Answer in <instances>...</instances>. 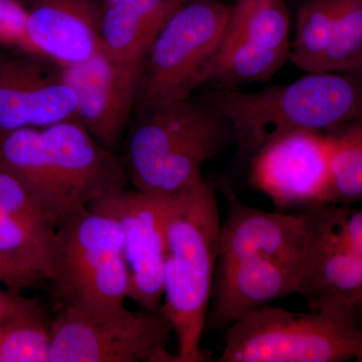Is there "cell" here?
Segmentation results:
<instances>
[{"label": "cell", "mask_w": 362, "mask_h": 362, "mask_svg": "<svg viewBox=\"0 0 362 362\" xmlns=\"http://www.w3.org/2000/svg\"><path fill=\"white\" fill-rule=\"evenodd\" d=\"M130 272L124 252L117 255L86 279L70 298L83 303L119 306L129 298Z\"/></svg>", "instance_id": "25"}, {"label": "cell", "mask_w": 362, "mask_h": 362, "mask_svg": "<svg viewBox=\"0 0 362 362\" xmlns=\"http://www.w3.org/2000/svg\"><path fill=\"white\" fill-rule=\"evenodd\" d=\"M40 308L37 299L23 296L16 290L0 288V324Z\"/></svg>", "instance_id": "29"}, {"label": "cell", "mask_w": 362, "mask_h": 362, "mask_svg": "<svg viewBox=\"0 0 362 362\" xmlns=\"http://www.w3.org/2000/svg\"><path fill=\"white\" fill-rule=\"evenodd\" d=\"M104 0H33L26 8L30 52L59 68L85 61L100 49Z\"/></svg>", "instance_id": "15"}, {"label": "cell", "mask_w": 362, "mask_h": 362, "mask_svg": "<svg viewBox=\"0 0 362 362\" xmlns=\"http://www.w3.org/2000/svg\"><path fill=\"white\" fill-rule=\"evenodd\" d=\"M330 136L333 148L324 204L349 206L362 199V121Z\"/></svg>", "instance_id": "22"}, {"label": "cell", "mask_w": 362, "mask_h": 362, "mask_svg": "<svg viewBox=\"0 0 362 362\" xmlns=\"http://www.w3.org/2000/svg\"><path fill=\"white\" fill-rule=\"evenodd\" d=\"M308 209L313 235L298 295L311 311H349L362 316V257L338 230L329 204Z\"/></svg>", "instance_id": "12"}, {"label": "cell", "mask_w": 362, "mask_h": 362, "mask_svg": "<svg viewBox=\"0 0 362 362\" xmlns=\"http://www.w3.org/2000/svg\"><path fill=\"white\" fill-rule=\"evenodd\" d=\"M40 131L52 173L74 211L109 192L125 188V164L98 142L78 119Z\"/></svg>", "instance_id": "13"}, {"label": "cell", "mask_w": 362, "mask_h": 362, "mask_svg": "<svg viewBox=\"0 0 362 362\" xmlns=\"http://www.w3.org/2000/svg\"><path fill=\"white\" fill-rule=\"evenodd\" d=\"M362 316L268 305L226 329L218 362H362Z\"/></svg>", "instance_id": "4"}, {"label": "cell", "mask_w": 362, "mask_h": 362, "mask_svg": "<svg viewBox=\"0 0 362 362\" xmlns=\"http://www.w3.org/2000/svg\"><path fill=\"white\" fill-rule=\"evenodd\" d=\"M206 101L230 123L238 153L247 160L279 136L297 131L332 134L362 121V84L342 71L306 73L257 92L216 89Z\"/></svg>", "instance_id": "2"}, {"label": "cell", "mask_w": 362, "mask_h": 362, "mask_svg": "<svg viewBox=\"0 0 362 362\" xmlns=\"http://www.w3.org/2000/svg\"><path fill=\"white\" fill-rule=\"evenodd\" d=\"M330 204L331 216L347 243L362 257V209Z\"/></svg>", "instance_id": "28"}, {"label": "cell", "mask_w": 362, "mask_h": 362, "mask_svg": "<svg viewBox=\"0 0 362 362\" xmlns=\"http://www.w3.org/2000/svg\"><path fill=\"white\" fill-rule=\"evenodd\" d=\"M0 211L45 233H54L59 221L33 199L11 173L0 166Z\"/></svg>", "instance_id": "26"}, {"label": "cell", "mask_w": 362, "mask_h": 362, "mask_svg": "<svg viewBox=\"0 0 362 362\" xmlns=\"http://www.w3.org/2000/svg\"><path fill=\"white\" fill-rule=\"evenodd\" d=\"M187 0H104L100 49L110 58L144 66L150 47Z\"/></svg>", "instance_id": "18"}, {"label": "cell", "mask_w": 362, "mask_h": 362, "mask_svg": "<svg viewBox=\"0 0 362 362\" xmlns=\"http://www.w3.org/2000/svg\"><path fill=\"white\" fill-rule=\"evenodd\" d=\"M25 26V7L16 0H0V45L30 54Z\"/></svg>", "instance_id": "27"}, {"label": "cell", "mask_w": 362, "mask_h": 362, "mask_svg": "<svg viewBox=\"0 0 362 362\" xmlns=\"http://www.w3.org/2000/svg\"><path fill=\"white\" fill-rule=\"evenodd\" d=\"M0 166L59 223L75 213L52 173L40 129L23 128L0 135Z\"/></svg>", "instance_id": "19"}, {"label": "cell", "mask_w": 362, "mask_h": 362, "mask_svg": "<svg viewBox=\"0 0 362 362\" xmlns=\"http://www.w3.org/2000/svg\"><path fill=\"white\" fill-rule=\"evenodd\" d=\"M346 73L354 76V77L356 78V80H358L362 84V54L361 58L358 59V61H357L356 63L354 64V66H352L349 71H346Z\"/></svg>", "instance_id": "31"}, {"label": "cell", "mask_w": 362, "mask_h": 362, "mask_svg": "<svg viewBox=\"0 0 362 362\" xmlns=\"http://www.w3.org/2000/svg\"><path fill=\"white\" fill-rule=\"evenodd\" d=\"M16 1L20 2V4H23L25 8H28V6H30V2H32L33 0H16Z\"/></svg>", "instance_id": "32"}, {"label": "cell", "mask_w": 362, "mask_h": 362, "mask_svg": "<svg viewBox=\"0 0 362 362\" xmlns=\"http://www.w3.org/2000/svg\"><path fill=\"white\" fill-rule=\"evenodd\" d=\"M54 238L0 211V259L25 289L51 279Z\"/></svg>", "instance_id": "20"}, {"label": "cell", "mask_w": 362, "mask_h": 362, "mask_svg": "<svg viewBox=\"0 0 362 362\" xmlns=\"http://www.w3.org/2000/svg\"><path fill=\"white\" fill-rule=\"evenodd\" d=\"M121 252L123 232L118 221L89 206L83 207L57 228L49 281L65 301L93 272Z\"/></svg>", "instance_id": "16"}, {"label": "cell", "mask_w": 362, "mask_h": 362, "mask_svg": "<svg viewBox=\"0 0 362 362\" xmlns=\"http://www.w3.org/2000/svg\"><path fill=\"white\" fill-rule=\"evenodd\" d=\"M173 197L122 188L88 206L93 211L108 214L121 226L124 256L130 272L129 298L145 310L161 309L166 221Z\"/></svg>", "instance_id": "8"}, {"label": "cell", "mask_w": 362, "mask_h": 362, "mask_svg": "<svg viewBox=\"0 0 362 362\" xmlns=\"http://www.w3.org/2000/svg\"><path fill=\"white\" fill-rule=\"evenodd\" d=\"M160 311L64 301L49 323V362H177Z\"/></svg>", "instance_id": "5"}, {"label": "cell", "mask_w": 362, "mask_h": 362, "mask_svg": "<svg viewBox=\"0 0 362 362\" xmlns=\"http://www.w3.org/2000/svg\"><path fill=\"white\" fill-rule=\"evenodd\" d=\"M218 185L204 176L175 194L165 230L161 312L177 338V362H204L202 349L213 295L221 221Z\"/></svg>", "instance_id": "1"}, {"label": "cell", "mask_w": 362, "mask_h": 362, "mask_svg": "<svg viewBox=\"0 0 362 362\" xmlns=\"http://www.w3.org/2000/svg\"><path fill=\"white\" fill-rule=\"evenodd\" d=\"M220 188L228 213L221 225L216 267L265 259L302 271L313 235L309 209L298 214L262 211L240 202L225 180Z\"/></svg>", "instance_id": "10"}, {"label": "cell", "mask_w": 362, "mask_h": 362, "mask_svg": "<svg viewBox=\"0 0 362 362\" xmlns=\"http://www.w3.org/2000/svg\"><path fill=\"white\" fill-rule=\"evenodd\" d=\"M362 54V0H338L334 26L321 71L346 73Z\"/></svg>", "instance_id": "24"}, {"label": "cell", "mask_w": 362, "mask_h": 362, "mask_svg": "<svg viewBox=\"0 0 362 362\" xmlns=\"http://www.w3.org/2000/svg\"><path fill=\"white\" fill-rule=\"evenodd\" d=\"M300 276L301 269L265 259L216 267L207 323L228 329L252 312L298 295Z\"/></svg>", "instance_id": "17"}, {"label": "cell", "mask_w": 362, "mask_h": 362, "mask_svg": "<svg viewBox=\"0 0 362 362\" xmlns=\"http://www.w3.org/2000/svg\"><path fill=\"white\" fill-rule=\"evenodd\" d=\"M290 26L285 0H235L202 85L240 89L270 82L290 61Z\"/></svg>", "instance_id": "7"}, {"label": "cell", "mask_w": 362, "mask_h": 362, "mask_svg": "<svg viewBox=\"0 0 362 362\" xmlns=\"http://www.w3.org/2000/svg\"><path fill=\"white\" fill-rule=\"evenodd\" d=\"M59 70L77 96L78 122L104 147L113 148L137 105L143 66L120 63L99 49Z\"/></svg>", "instance_id": "11"}, {"label": "cell", "mask_w": 362, "mask_h": 362, "mask_svg": "<svg viewBox=\"0 0 362 362\" xmlns=\"http://www.w3.org/2000/svg\"><path fill=\"white\" fill-rule=\"evenodd\" d=\"M49 324L42 310L0 324V362H49Z\"/></svg>", "instance_id": "23"}, {"label": "cell", "mask_w": 362, "mask_h": 362, "mask_svg": "<svg viewBox=\"0 0 362 362\" xmlns=\"http://www.w3.org/2000/svg\"><path fill=\"white\" fill-rule=\"evenodd\" d=\"M42 57H0V135L49 127L76 118L77 96Z\"/></svg>", "instance_id": "14"}, {"label": "cell", "mask_w": 362, "mask_h": 362, "mask_svg": "<svg viewBox=\"0 0 362 362\" xmlns=\"http://www.w3.org/2000/svg\"><path fill=\"white\" fill-rule=\"evenodd\" d=\"M233 143L230 123L206 100L189 98L143 112L128 144V180L145 194H180Z\"/></svg>", "instance_id": "3"}, {"label": "cell", "mask_w": 362, "mask_h": 362, "mask_svg": "<svg viewBox=\"0 0 362 362\" xmlns=\"http://www.w3.org/2000/svg\"><path fill=\"white\" fill-rule=\"evenodd\" d=\"M230 9L221 0H187L171 16L145 59L136 105L140 113L189 99L202 86Z\"/></svg>", "instance_id": "6"}, {"label": "cell", "mask_w": 362, "mask_h": 362, "mask_svg": "<svg viewBox=\"0 0 362 362\" xmlns=\"http://www.w3.org/2000/svg\"><path fill=\"white\" fill-rule=\"evenodd\" d=\"M330 134L297 131L274 138L252 157L250 181L278 207L324 204L330 178Z\"/></svg>", "instance_id": "9"}, {"label": "cell", "mask_w": 362, "mask_h": 362, "mask_svg": "<svg viewBox=\"0 0 362 362\" xmlns=\"http://www.w3.org/2000/svg\"><path fill=\"white\" fill-rule=\"evenodd\" d=\"M338 0H306L297 14L290 62L305 73L321 71L329 47Z\"/></svg>", "instance_id": "21"}, {"label": "cell", "mask_w": 362, "mask_h": 362, "mask_svg": "<svg viewBox=\"0 0 362 362\" xmlns=\"http://www.w3.org/2000/svg\"><path fill=\"white\" fill-rule=\"evenodd\" d=\"M0 283L6 286L9 289L16 290V291H21V290L25 289L21 281L16 278L13 272L9 270L8 268L0 259Z\"/></svg>", "instance_id": "30"}]
</instances>
